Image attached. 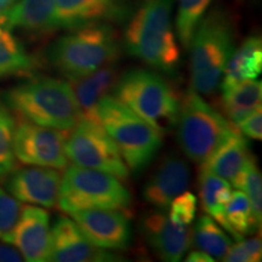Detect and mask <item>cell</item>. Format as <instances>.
<instances>
[{"mask_svg":"<svg viewBox=\"0 0 262 262\" xmlns=\"http://www.w3.org/2000/svg\"><path fill=\"white\" fill-rule=\"evenodd\" d=\"M3 101L21 120L68 133L79 122V108L70 81L33 77L10 88Z\"/></svg>","mask_w":262,"mask_h":262,"instance_id":"6da1fadb","label":"cell"},{"mask_svg":"<svg viewBox=\"0 0 262 262\" xmlns=\"http://www.w3.org/2000/svg\"><path fill=\"white\" fill-rule=\"evenodd\" d=\"M173 0H143L131 17L124 45L131 56L155 70L173 74L180 63V48L172 32Z\"/></svg>","mask_w":262,"mask_h":262,"instance_id":"7a4b0ae2","label":"cell"},{"mask_svg":"<svg viewBox=\"0 0 262 262\" xmlns=\"http://www.w3.org/2000/svg\"><path fill=\"white\" fill-rule=\"evenodd\" d=\"M119 55L116 32L110 25L100 24L71 29L52 42L45 56L58 73L72 81L113 64Z\"/></svg>","mask_w":262,"mask_h":262,"instance_id":"3957f363","label":"cell"},{"mask_svg":"<svg viewBox=\"0 0 262 262\" xmlns=\"http://www.w3.org/2000/svg\"><path fill=\"white\" fill-rule=\"evenodd\" d=\"M234 26L221 9L204 15L189 42L192 90L211 95L220 85L225 67L234 50Z\"/></svg>","mask_w":262,"mask_h":262,"instance_id":"277c9868","label":"cell"},{"mask_svg":"<svg viewBox=\"0 0 262 262\" xmlns=\"http://www.w3.org/2000/svg\"><path fill=\"white\" fill-rule=\"evenodd\" d=\"M96 120L134 172L147 168L163 145L162 133L112 95H106L98 102Z\"/></svg>","mask_w":262,"mask_h":262,"instance_id":"5b68a950","label":"cell"},{"mask_svg":"<svg viewBox=\"0 0 262 262\" xmlns=\"http://www.w3.org/2000/svg\"><path fill=\"white\" fill-rule=\"evenodd\" d=\"M113 96L159 133H168L178 123L180 98L156 72L143 68L126 71L117 78Z\"/></svg>","mask_w":262,"mask_h":262,"instance_id":"8992f818","label":"cell"},{"mask_svg":"<svg viewBox=\"0 0 262 262\" xmlns=\"http://www.w3.org/2000/svg\"><path fill=\"white\" fill-rule=\"evenodd\" d=\"M178 140L187 158L205 163L238 129L227 118L205 102L194 90L188 91L180 104Z\"/></svg>","mask_w":262,"mask_h":262,"instance_id":"52a82bcc","label":"cell"},{"mask_svg":"<svg viewBox=\"0 0 262 262\" xmlns=\"http://www.w3.org/2000/svg\"><path fill=\"white\" fill-rule=\"evenodd\" d=\"M130 204V192L112 173L73 164L61 176L57 206L67 214L88 209L124 211Z\"/></svg>","mask_w":262,"mask_h":262,"instance_id":"ba28073f","label":"cell"},{"mask_svg":"<svg viewBox=\"0 0 262 262\" xmlns=\"http://www.w3.org/2000/svg\"><path fill=\"white\" fill-rule=\"evenodd\" d=\"M66 155L74 165L96 169L125 180L129 168L119 149L100 123L79 119L66 140Z\"/></svg>","mask_w":262,"mask_h":262,"instance_id":"9c48e42d","label":"cell"},{"mask_svg":"<svg viewBox=\"0 0 262 262\" xmlns=\"http://www.w3.org/2000/svg\"><path fill=\"white\" fill-rule=\"evenodd\" d=\"M66 140L63 131L21 120L15 127V157L26 165L64 169L68 165Z\"/></svg>","mask_w":262,"mask_h":262,"instance_id":"30bf717a","label":"cell"},{"mask_svg":"<svg viewBox=\"0 0 262 262\" xmlns=\"http://www.w3.org/2000/svg\"><path fill=\"white\" fill-rule=\"evenodd\" d=\"M48 261L111 262L120 257L91 243L71 216H58L51 227Z\"/></svg>","mask_w":262,"mask_h":262,"instance_id":"8fae6325","label":"cell"},{"mask_svg":"<svg viewBox=\"0 0 262 262\" xmlns=\"http://www.w3.org/2000/svg\"><path fill=\"white\" fill-rule=\"evenodd\" d=\"M91 243L106 250H125L131 242L127 215L117 209H88L71 212Z\"/></svg>","mask_w":262,"mask_h":262,"instance_id":"7c38bea8","label":"cell"},{"mask_svg":"<svg viewBox=\"0 0 262 262\" xmlns=\"http://www.w3.org/2000/svg\"><path fill=\"white\" fill-rule=\"evenodd\" d=\"M61 173L52 168L32 165L12 170L6 176V191L27 204L54 208L57 205Z\"/></svg>","mask_w":262,"mask_h":262,"instance_id":"4fadbf2b","label":"cell"},{"mask_svg":"<svg viewBox=\"0 0 262 262\" xmlns=\"http://www.w3.org/2000/svg\"><path fill=\"white\" fill-rule=\"evenodd\" d=\"M50 215L41 206H22L8 239L28 262L48 261L50 249Z\"/></svg>","mask_w":262,"mask_h":262,"instance_id":"5bb4252c","label":"cell"},{"mask_svg":"<svg viewBox=\"0 0 262 262\" xmlns=\"http://www.w3.org/2000/svg\"><path fill=\"white\" fill-rule=\"evenodd\" d=\"M141 231L160 260L178 262L192 244V231L170 220L164 211L150 212L142 219Z\"/></svg>","mask_w":262,"mask_h":262,"instance_id":"9a60e30c","label":"cell"},{"mask_svg":"<svg viewBox=\"0 0 262 262\" xmlns=\"http://www.w3.org/2000/svg\"><path fill=\"white\" fill-rule=\"evenodd\" d=\"M191 170L179 156L165 157L143 187V199L157 210L166 211L173 199L187 191Z\"/></svg>","mask_w":262,"mask_h":262,"instance_id":"2e32d148","label":"cell"},{"mask_svg":"<svg viewBox=\"0 0 262 262\" xmlns=\"http://www.w3.org/2000/svg\"><path fill=\"white\" fill-rule=\"evenodd\" d=\"M61 29L106 24L126 16L129 0H54Z\"/></svg>","mask_w":262,"mask_h":262,"instance_id":"e0dca14e","label":"cell"},{"mask_svg":"<svg viewBox=\"0 0 262 262\" xmlns=\"http://www.w3.org/2000/svg\"><path fill=\"white\" fill-rule=\"evenodd\" d=\"M0 24L10 31L21 29L32 34H47L61 29L54 0H17L0 17Z\"/></svg>","mask_w":262,"mask_h":262,"instance_id":"ac0fdd59","label":"cell"},{"mask_svg":"<svg viewBox=\"0 0 262 262\" xmlns=\"http://www.w3.org/2000/svg\"><path fill=\"white\" fill-rule=\"evenodd\" d=\"M118 78L117 70L112 64L103 66L91 74L70 81L73 89L80 119L96 120V107L101 98L113 89Z\"/></svg>","mask_w":262,"mask_h":262,"instance_id":"d6986e66","label":"cell"},{"mask_svg":"<svg viewBox=\"0 0 262 262\" xmlns=\"http://www.w3.org/2000/svg\"><path fill=\"white\" fill-rule=\"evenodd\" d=\"M262 72V41L257 35L248 37L233 50L221 78L222 91L241 81L256 79Z\"/></svg>","mask_w":262,"mask_h":262,"instance_id":"ffe728a7","label":"cell"},{"mask_svg":"<svg viewBox=\"0 0 262 262\" xmlns=\"http://www.w3.org/2000/svg\"><path fill=\"white\" fill-rule=\"evenodd\" d=\"M250 155L247 141L238 131L229 137L210 158L202 164V168L225 179L233 186Z\"/></svg>","mask_w":262,"mask_h":262,"instance_id":"44dd1931","label":"cell"},{"mask_svg":"<svg viewBox=\"0 0 262 262\" xmlns=\"http://www.w3.org/2000/svg\"><path fill=\"white\" fill-rule=\"evenodd\" d=\"M262 84L260 80L249 79L222 91V108L227 119L237 125L248 116L261 108Z\"/></svg>","mask_w":262,"mask_h":262,"instance_id":"7402d4cb","label":"cell"},{"mask_svg":"<svg viewBox=\"0 0 262 262\" xmlns=\"http://www.w3.org/2000/svg\"><path fill=\"white\" fill-rule=\"evenodd\" d=\"M231 193V183L209 170L202 168L199 176V196H201L203 210L214 219L225 231H227L229 237H231V231L225 217V208Z\"/></svg>","mask_w":262,"mask_h":262,"instance_id":"603a6c76","label":"cell"},{"mask_svg":"<svg viewBox=\"0 0 262 262\" xmlns=\"http://www.w3.org/2000/svg\"><path fill=\"white\" fill-rule=\"evenodd\" d=\"M35 61L9 28L0 24V78L31 74Z\"/></svg>","mask_w":262,"mask_h":262,"instance_id":"cb8c5ba5","label":"cell"},{"mask_svg":"<svg viewBox=\"0 0 262 262\" xmlns=\"http://www.w3.org/2000/svg\"><path fill=\"white\" fill-rule=\"evenodd\" d=\"M225 217L231 237L235 241H242L244 235L254 234L261 226L255 217L248 195L241 189L231 193L225 208Z\"/></svg>","mask_w":262,"mask_h":262,"instance_id":"d4e9b609","label":"cell"},{"mask_svg":"<svg viewBox=\"0 0 262 262\" xmlns=\"http://www.w3.org/2000/svg\"><path fill=\"white\" fill-rule=\"evenodd\" d=\"M193 243L199 250L205 251L210 256L222 260L228 253L233 242L222 229L220 225L210 216H201L192 231Z\"/></svg>","mask_w":262,"mask_h":262,"instance_id":"484cf974","label":"cell"},{"mask_svg":"<svg viewBox=\"0 0 262 262\" xmlns=\"http://www.w3.org/2000/svg\"><path fill=\"white\" fill-rule=\"evenodd\" d=\"M212 0H179L176 34L185 49H188L196 26L208 11Z\"/></svg>","mask_w":262,"mask_h":262,"instance_id":"4316f807","label":"cell"},{"mask_svg":"<svg viewBox=\"0 0 262 262\" xmlns=\"http://www.w3.org/2000/svg\"><path fill=\"white\" fill-rule=\"evenodd\" d=\"M15 127V118L0 96V179L6 178L16 166L14 153Z\"/></svg>","mask_w":262,"mask_h":262,"instance_id":"83f0119b","label":"cell"},{"mask_svg":"<svg viewBox=\"0 0 262 262\" xmlns=\"http://www.w3.org/2000/svg\"><path fill=\"white\" fill-rule=\"evenodd\" d=\"M234 187L243 191L248 195L253 206V211L258 224L262 221V179L256 159L253 155L249 157L244 169L239 173Z\"/></svg>","mask_w":262,"mask_h":262,"instance_id":"f1b7e54d","label":"cell"},{"mask_svg":"<svg viewBox=\"0 0 262 262\" xmlns=\"http://www.w3.org/2000/svg\"><path fill=\"white\" fill-rule=\"evenodd\" d=\"M22 206L17 199L0 187V241L8 239L18 220Z\"/></svg>","mask_w":262,"mask_h":262,"instance_id":"f546056e","label":"cell"},{"mask_svg":"<svg viewBox=\"0 0 262 262\" xmlns=\"http://www.w3.org/2000/svg\"><path fill=\"white\" fill-rule=\"evenodd\" d=\"M169 209L170 220L178 225L189 226L196 216L198 199L193 193L185 191L173 199Z\"/></svg>","mask_w":262,"mask_h":262,"instance_id":"4dcf8cb0","label":"cell"},{"mask_svg":"<svg viewBox=\"0 0 262 262\" xmlns=\"http://www.w3.org/2000/svg\"><path fill=\"white\" fill-rule=\"evenodd\" d=\"M262 244L261 238H249L238 241L237 244H232L224 261L226 262H256L261 261Z\"/></svg>","mask_w":262,"mask_h":262,"instance_id":"1f68e13d","label":"cell"},{"mask_svg":"<svg viewBox=\"0 0 262 262\" xmlns=\"http://www.w3.org/2000/svg\"><path fill=\"white\" fill-rule=\"evenodd\" d=\"M237 129H239V133L242 135L249 137L251 140H258L262 139V112L261 108L248 116L244 120L237 125Z\"/></svg>","mask_w":262,"mask_h":262,"instance_id":"d6a6232c","label":"cell"},{"mask_svg":"<svg viewBox=\"0 0 262 262\" xmlns=\"http://www.w3.org/2000/svg\"><path fill=\"white\" fill-rule=\"evenodd\" d=\"M22 260L24 256L14 245L0 241V262H19Z\"/></svg>","mask_w":262,"mask_h":262,"instance_id":"836d02e7","label":"cell"},{"mask_svg":"<svg viewBox=\"0 0 262 262\" xmlns=\"http://www.w3.org/2000/svg\"><path fill=\"white\" fill-rule=\"evenodd\" d=\"M187 262H214L215 258L210 256L208 253L203 250H196V251H192L191 254L188 255L187 258H186Z\"/></svg>","mask_w":262,"mask_h":262,"instance_id":"e575fe53","label":"cell"},{"mask_svg":"<svg viewBox=\"0 0 262 262\" xmlns=\"http://www.w3.org/2000/svg\"><path fill=\"white\" fill-rule=\"evenodd\" d=\"M16 2H17V0H0V17H2V16L4 15Z\"/></svg>","mask_w":262,"mask_h":262,"instance_id":"d590c367","label":"cell"}]
</instances>
